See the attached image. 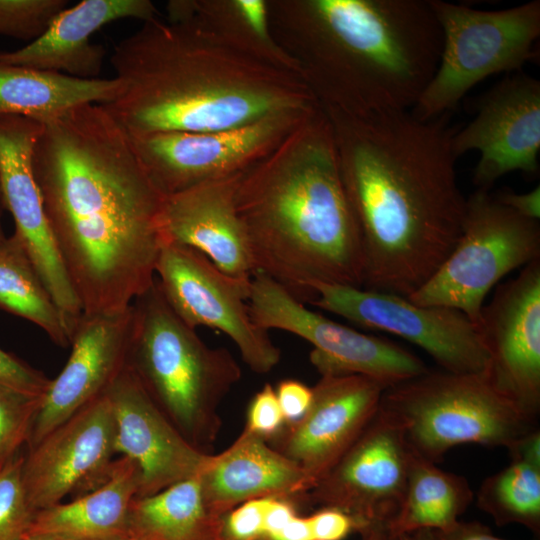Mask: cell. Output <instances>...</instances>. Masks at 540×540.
Masks as SVG:
<instances>
[{
  "label": "cell",
  "instance_id": "obj_1",
  "mask_svg": "<svg viewBox=\"0 0 540 540\" xmlns=\"http://www.w3.org/2000/svg\"><path fill=\"white\" fill-rule=\"evenodd\" d=\"M32 168L83 313L127 309L150 287L165 243L158 190L102 104L42 124Z\"/></svg>",
  "mask_w": 540,
  "mask_h": 540
},
{
  "label": "cell",
  "instance_id": "obj_2",
  "mask_svg": "<svg viewBox=\"0 0 540 540\" xmlns=\"http://www.w3.org/2000/svg\"><path fill=\"white\" fill-rule=\"evenodd\" d=\"M323 107V106H322ZM362 248L363 288L409 297L436 272L462 232L451 129L410 110L364 117L323 107Z\"/></svg>",
  "mask_w": 540,
  "mask_h": 540
},
{
  "label": "cell",
  "instance_id": "obj_3",
  "mask_svg": "<svg viewBox=\"0 0 540 540\" xmlns=\"http://www.w3.org/2000/svg\"><path fill=\"white\" fill-rule=\"evenodd\" d=\"M110 62L121 90L104 106L129 135L225 130L319 105L301 75L186 14L143 22Z\"/></svg>",
  "mask_w": 540,
  "mask_h": 540
},
{
  "label": "cell",
  "instance_id": "obj_4",
  "mask_svg": "<svg viewBox=\"0 0 540 540\" xmlns=\"http://www.w3.org/2000/svg\"><path fill=\"white\" fill-rule=\"evenodd\" d=\"M236 209L254 272L300 302L311 304L316 282L363 288L359 231L321 104L243 172Z\"/></svg>",
  "mask_w": 540,
  "mask_h": 540
},
{
  "label": "cell",
  "instance_id": "obj_5",
  "mask_svg": "<svg viewBox=\"0 0 540 540\" xmlns=\"http://www.w3.org/2000/svg\"><path fill=\"white\" fill-rule=\"evenodd\" d=\"M270 30L318 102L364 117L411 110L443 36L431 0H271Z\"/></svg>",
  "mask_w": 540,
  "mask_h": 540
},
{
  "label": "cell",
  "instance_id": "obj_6",
  "mask_svg": "<svg viewBox=\"0 0 540 540\" xmlns=\"http://www.w3.org/2000/svg\"><path fill=\"white\" fill-rule=\"evenodd\" d=\"M132 308L129 368L180 434L208 453L222 426L220 404L241 379L239 364L174 312L156 277Z\"/></svg>",
  "mask_w": 540,
  "mask_h": 540
},
{
  "label": "cell",
  "instance_id": "obj_7",
  "mask_svg": "<svg viewBox=\"0 0 540 540\" xmlns=\"http://www.w3.org/2000/svg\"><path fill=\"white\" fill-rule=\"evenodd\" d=\"M380 406L401 425L412 450L439 462L462 444L505 447L536 428L486 372H430L388 387Z\"/></svg>",
  "mask_w": 540,
  "mask_h": 540
},
{
  "label": "cell",
  "instance_id": "obj_8",
  "mask_svg": "<svg viewBox=\"0 0 540 540\" xmlns=\"http://www.w3.org/2000/svg\"><path fill=\"white\" fill-rule=\"evenodd\" d=\"M443 45L438 67L411 113L430 120L454 109L487 77L515 73L536 59L540 1L502 10H480L431 0Z\"/></svg>",
  "mask_w": 540,
  "mask_h": 540
},
{
  "label": "cell",
  "instance_id": "obj_9",
  "mask_svg": "<svg viewBox=\"0 0 540 540\" xmlns=\"http://www.w3.org/2000/svg\"><path fill=\"white\" fill-rule=\"evenodd\" d=\"M537 259L539 221L518 215L489 190L476 189L466 198L462 232L454 249L407 298L418 305L458 310L479 327L490 290L513 270Z\"/></svg>",
  "mask_w": 540,
  "mask_h": 540
},
{
  "label": "cell",
  "instance_id": "obj_10",
  "mask_svg": "<svg viewBox=\"0 0 540 540\" xmlns=\"http://www.w3.org/2000/svg\"><path fill=\"white\" fill-rule=\"evenodd\" d=\"M248 307L258 326L309 342L313 346L310 362L321 376L358 374L390 387L428 371L422 360L404 348L307 308L260 271L251 276Z\"/></svg>",
  "mask_w": 540,
  "mask_h": 540
},
{
  "label": "cell",
  "instance_id": "obj_11",
  "mask_svg": "<svg viewBox=\"0 0 540 540\" xmlns=\"http://www.w3.org/2000/svg\"><path fill=\"white\" fill-rule=\"evenodd\" d=\"M155 277L171 308L188 326L227 335L253 372L266 374L279 363L280 349L249 312L251 277L230 276L200 252L174 242L163 244Z\"/></svg>",
  "mask_w": 540,
  "mask_h": 540
},
{
  "label": "cell",
  "instance_id": "obj_12",
  "mask_svg": "<svg viewBox=\"0 0 540 540\" xmlns=\"http://www.w3.org/2000/svg\"><path fill=\"white\" fill-rule=\"evenodd\" d=\"M311 288L312 305L361 327L397 335L423 349L442 370L487 371L489 356L479 327L458 310L349 285L316 282Z\"/></svg>",
  "mask_w": 540,
  "mask_h": 540
},
{
  "label": "cell",
  "instance_id": "obj_13",
  "mask_svg": "<svg viewBox=\"0 0 540 540\" xmlns=\"http://www.w3.org/2000/svg\"><path fill=\"white\" fill-rule=\"evenodd\" d=\"M319 105L225 130L128 135L151 180L166 196L247 170Z\"/></svg>",
  "mask_w": 540,
  "mask_h": 540
},
{
  "label": "cell",
  "instance_id": "obj_14",
  "mask_svg": "<svg viewBox=\"0 0 540 540\" xmlns=\"http://www.w3.org/2000/svg\"><path fill=\"white\" fill-rule=\"evenodd\" d=\"M414 451L398 421L381 406L336 464L303 496L350 515L357 531L390 524L406 490Z\"/></svg>",
  "mask_w": 540,
  "mask_h": 540
},
{
  "label": "cell",
  "instance_id": "obj_15",
  "mask_svg": "<svg viewBox=\"0 0 540 540\" xmlns=\"http://www.w3.org/2000/svg\"><path fill=\"white\" fill-rule=\"evenodd\" d=\"M114 454L115 419L105 393L28 448L22 478L30 507L36 513L100 486Z\"/></svg>",
  "mask_w": 540,
  "mask_h": 540
},
{
  "label": "cell",
  "instance_id": "obj_16",
  "mask_svg": "<svg viewBox=\"0 0 540 540\" xmlns=\"http://www.w3.org/2000/svg\"><path fill=\"white\" fill-rule=\"evenodd\" d=\"M475 117L454 132L452 150L458 158L478 151L473 183L489 190L502 176L539 172L540 81L523 71L507 74L478 100Z\"/></svg>",
  "mask_w": 540,
  "mask_h": 540
},
{
  "label": "cell",
  "instance_id": "obj_17",
  "mask_svg": "<svg viewBox=\"0 0 540 540\" xmlns=\"http://www.w3.org/2000/svg\"><path fill=\"white\" fill-rule=\"evenodd\" d=\"M479 330L493 386L536 422L540 411V259L498 286Z\"/></svg>",
  "mask_w": 540,
  "mask_h": 540
},
{
  "label": "cell",
  "instance_id": "obj_18",
  "mask_svg": "<svg viewBox=\"0 0 540 540\" xmlns=\"http://www.w3.org/2000/svg\"><path fill=\"white\" fill-rule=\"evenodd\" d=\"M42 123L16 116H0V191L4 208L72 332L83 314L57 250L34 177L32 154Z\"/></svg>",
  "mask_w": 540,
  "mask_h": 540
},
{
  "label": "cell",
  "instance_id": "obj_19",
  "mask_svg": "<svg viewBox=\"0 0 540 540\" xmlns=\"http://www.w3.org/2000/svg\"><path fill=\"white\" fill-rule=\"evenodd\" d=\"M387 388L363 375H323L312 387V401L305 415L285 424L269 443L294 461L313 487L374 417Z\"/></svg>",
  "mask_w": 540,
  "mask_h": 540
},
{
  "label": "cell",
  "instance_id": "obj_20",
  "mask_svg": "<svg viewBox=\"0 0 540 540\" xmlns=\"http://www.w3.org/2000/svg\"><path fill=\"white\" fill-rule=\"evenodd\" d=\"M132 324V304L118 312L81 315L70 356L42 397L28 448L106 393L128 364Z\"/></svg>",
  "mask_w": 540,
  "mask_h": 540
},
{
  "label": "cell",
  "instance_id": "obj_21",
  "mask_svg": "<svg viewBox=\"0 0 540 540\" xmlns=\"http://www.w3.org/2000/svg\"><path fill=\"white\" fill-rule=\"evenodd\" d=\"M106 394L115 419V452L136 464L137 497L155 494L199 474L211 455L191 445L126 368Z\"/></svg>",
  "mask_w": 540,
  "mask_h": 540
},
{
  "label": "cell",
  "instance_id": "obj_22",
  "mask_svg": "<svg viewBox=\"0 0 540 540\" xmlns=\"http://www.w3.org/2000/svg\"><path fill=\"white\" fill-rule=\"evenodd\" d=\"M243 172L166 195L161 213L165 242L191 247L234 277H251L254 273L246 233L236 209Z\"/></svg>",
  "mask_w": 540,
  "mask_h": 540
},
{
  "label": "cell",
  "instance_id": "obj_23",
  "mask_svg": "<svg viewBox=\"0 0 540 540\" xmlns=\"http://www.w3.org/2000/svg\"><path fill=\"white\" fill-rule=\"evenodd\" d=\"M159 17L149 0H83L62 10L46 31L26 46L0 52V62L96 79L106 51L91 36L104 25L126 18L143 22Z\"/></svg>",
  "mask_w": 540,
  "mask_h": 540
},
{
  "label": "cell",
  "instance_id": "obj_24",
  "mask_svg": "<svg viewBox=\"0 0 540 540\" xmlns=\"http://www.w3.org/2000/svg\"><path fill=\"white\" fill-rule=\"evenodd\" d=\"M199 476L205 503L219 516L258 498L300 501L312 487L294 461L246 428L227 449L211 455Z\"/></svg>",
  "mask_w": 540,
  "mask_h": 540
},
{
  "label": "cell",
  "instance_id": "obj_25",
  "mask_svg": "<svg viewBox=\"0 0 540 540\" xmlns=\"http://www.w3.org/2000/svg\"><path fill=\"white\" fill-rule=\"evenodd\" d=\"M139 486L138 467L121 456L100 486L69 503L36 512L28 533L62 540H113L125 536Z\"/></svg>",
  "mask_w": 540,
  "mask_h": 540
},
{
  "label": "cell",
  "instance_id": "obj_26",
  "mask_svg": "<svg viewBox=\"0 0 540 540\" xmlns=\"http://www.w3.org/2000/svg\"><path fill=\"white\" fill-rule=\"evenodd\" d=\"M121 90L118 78L80 79L0 62V116L45 123L84 104H108Z\"/></svg>",
  "mask_w": 540,
  "mask_h": 540
},
{
  "label": "cell",
  "instance_id": "obj_27",
  "mask_svg": "<svg viewBox=\"0 0 540 540\" xmlns=\"http://www.w3.org/2000/svg\"><path fill=\"white\" fill-rule=\"evenodd\" d=\"M127 535L135 540H223L222 516L205 503L199 474L132 501Z\"/></svg>",
  "mask_w": 540,
  "mask_h": 540
},
{
  "label": "cell",
  "instance_id": "obj_28",
  "mask_svg": "<svg viewBox=\"0 0 540 540\" xmlns=\"http://www.w3.org/2000/svg\"><path fill=\"white\" fill-rule=\"evenodd\" d=\"M473 496L463 476L445 471L414 452L404 498L389 528L396 536L447 530L459 521Z\"/></svg>",
  "mask_w": 540,
  "mask_h": 540
},
{
  "label": "cell",
  "instance_id": "obj_29",
  "mask_svg": "<svg viewBox=\"0 0 540 540\" xmlns=\"http://www.w3.org/2000/svg\"><path fill=\"white\" fill-rule=\"evenodd\" d=\"M0 308L40 327L58 346L71 344L65 316L15 233L0 244Z\"/></svg>",
  "mask_w": 540,
  "mask_h": 540
},
{
  "label": "cell",
  "instance_id": "obj_30",
  "mask_svg": "<svg viewBox=\"0 0 540 540\" xmlns=\"http://www.w3.org/2000/svg\"><path fill=\"white\" fill-rule=\"evenodd\" d=\"M167 13L193 16L245 50L302 76L299 63L271 33L265 0H174Z\"/></svg>",
  "mask_w": 540,
  "mask_h": 540
},
{
  "label": "cell",
  "instance_id": "obj_31",
  "mask_svg": "<svg viewBox=\"0 0 540 540\" xmlns=\"http://www.w3.org/2000/svg\"><path fill=\"white\" fill-rule=\"evenodd\" d=\"M476 498L497 525L519 524L540 535V467L511 461L482 482Z\"/></svg>",
  "mask_w": 540,
  "mask_h": 540
},
{
  "label": "cell",
  "instance_id": "obj_32",
  "mask_svg": "<svg viewBox=\"0 0 540 540\" xmlns=\"http://www.w3.org/2000/svg\"><path fill=\"white\" fill-rule=\"evenodd\" d=\"M23 463L19 452L0 467V540H23L35 515L24 489Z\"/></svg>",
  "mask_w": 540,
  "mask_h": 540
},
{
  "label": "cell",
  "instance_id": "obj_33",
  "mask_svg": "<svg viewBox=\"0 0 540 540\" xmlns=\"http://www.w3.org/2000/svg\"><path fill=\"white\" fill-rule=\"evenodd\" d=\"M67 7L66 0H0V34L30 43Z\"/></svg>",
  "mask_w": 540,
  "mask_h": 540
},
{
  "label": "cell",
  "instance_id": "obj_34",
  "mask_svg": "<svg viewBox=\"0 0 540 540\" xmlns=\"http://www.w3.org/2000/svg\"><path fill=\"white\" fill-rule=\"evenodd\" d=\"M42 397H28L0 387V467L28 443Z\"/></svg>",
  "mask_w": 540,
  "mask_h": 540
},
{
  "label": "cell",
  "instance_id": "obj_35",
  "mask_svg": "<svg viewBox=\"0 0 540 540\" xmlns=\"http://www.w3.org/2000/svg\"><path fill=\"white\" fill-rule=\"evenodd\" d=\"M285 424L275 389L266 383L248 404L244 428L269 442L280 433Z\"/></svg>",
  "mask_w": 540,
  "mask_h": 540
},
{
  "label": "cell",
  "instance_id": "obj_36",
  "mask_svg": "<svg viewBox=\"0 0 540 540\" xmlns=\"http://www.w3.org/2000/svg\"><path fill=\"white\" fill-rule=\"evenodd\" d=\"M51 380L41 371L0 348V387L13 392L41 398Z\"/></svg>",
  "mask_w": 540,
  "mask_h": 540
},
{
  "label": "cell",
  "instance_id": "obj_37",
  "mask_svg": "<svg viewBox=\"0 0 540 540\" xmlns=\"http://www.w3.org/2000/svg\"><path fill=\"white\" fill-rule=\"evenodd\" d=\"M285 423L292 424L300 420L310 407L312 388L296 379H284L275 389Z\"/></svg>",
  "mask_w": 540,
  "mask_h": 540
},
{
  "label": "cell",
  "instance_id": "obj_38",
  "mask_svg": "<svg viewBox=\"0 0 540 540\" xmlns=\"http://www.w3.org/2000/svg\"><path fill=\"white\" fill-rule=\"evenodd\" d=\"M310 516L315 540H344L357 531L355 520L335 508H320Z\"/></svg>",
  "mask_w": 540,
  "mask_h": 540
},
{
  "label": "cell",
  "instance_id": "obj_39",
  "mask_svg": "<svg viewBox=\"0 0 540 540\" xmlns=\"http://www.w3.org/2000/svg\"><path fill=\"white\" fill-rule=\"evenodd\" d=\"M497 200L518 215L539 221L540 218V187L526 193L501 190L494 194Z\"/></svg>",
  "mask_w": 540,
  "mask_h": 540
},
{
  "label": "cell",
  "instance_id": "obj_40",
  "mask_svg": "<svg viewBox=\"0 0 540 540\" xmlns=\"http://www.w3.org/2000/svg\"><path fill=\"white\" fill-rule=\"evenodd\" d=\"M436 540H507L496 536L488 526L477 521H458L443 531H433Z\"/></svg>",
  "mask_w": 540,
  "mask_h": 540
},
{
  "label": "cell",
  "instance_id": "obj_41",
  "mask_svg": "<svg viewBox=\"0 0 540 540\" xmlns=\"http://www.w3.org/2000/svg\"><path fill=\"white\" fill-rule=\"evenodd\" d=\"M511 461H519L540 467V430L534 428L523 434L507 447Z\"/></svg>",
  "mask_w": 540,
  "mask_h": 540
},
{
  "label": "cell",
  "instance_id": "obj_42",
  "mask_svg": "<svg viewBox=\"0 0 540 540\" xmlns=\"http://www.w3.org/2000/svg\"><path fill=\"white\" fill-rule=\"evenodd\" d=\"M358 533L360 540H397V536L392 533L389 525L384 523L368 525Z\"/></svg>",
  "mask_w": 540,
  "mask_h": 540
},
{
  "label": "cell",
  "instance_id": "obj_43",
  "mask_svg": "<svg viewBox=\"0 0 540 540\" xmlns=\"http://www.w3.org/2000/svg\"><path fill=\"white\" fill-rule=\"evenodd\" d=\"M397 540H436L432 530H419L397 536Z\"/></svg>",
  "mask_w": 540,
  "mask_h": 540
},
{
  "label": "cell",
  "instance_id": "obj_44",
  "mask_svg": "<svg viewBox=\"0 0 540 540\" xmlns=\"http://www.w3.org/2000/svg\"><path fill=\"white\" fill-rule=\"evenodd\" d=\"M23 540H62L50 536L28 533Z\"/></svg>",
  "mask_w": 540,
  "mask_h": 540
},
{
  "label": "cell",
  "instance_id": "obj_45",
  "mask_svg": "<svg viewBox=\"0 0 540 540\" xmlns=\"http://www.w3.org/2000/svg\"><path fill=\"white\" fill-rule=\"evenodd\" d=\"M3 209H5V208H4V205H3L2 197L0 196V244L6 238L5 235H4V232H3L2 224H1V215H2Z\"/></svg>",
  "mask_w": 540,
  "mask_h": 540
},
{
  "label": "cell",
  "instance_id": "obj_46",
  "mask_svg": "<svg viewBox=\"0 0 540 540\" xmlns=\"http://www.w3.org/2000/svg\"><path fill=\"white\" fill-rule=\"evenodd\" d=\"M113 540H135V539H133L129 535H125V536H122V537H119V538H116V539H113Z\"/></svg>",
  "mask_w": 540,
  "mask_h": 540
},
{
  "label": "cell",
  "instance_id": "obj_47",
  "mask_svg": "<svg viewBox=\"0 0 540 540\" xmlns=\"http://www.w3.org/2000/svg\"><path fill=\"white\" fill-rule=\"evenodd\" d=\"M0 196H1V191H0Z\"/></svg>",
  "mask_w": 540,
  "mask_h": 540
}]
</instances>
